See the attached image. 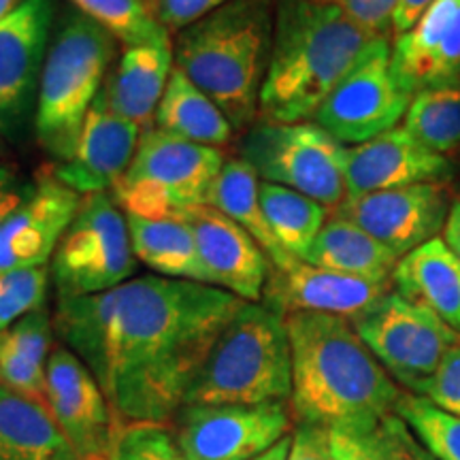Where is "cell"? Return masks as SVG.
I'll return each instance as SVG.
<instances>
[{
    "label": "cell",
    "mask_w": 460,
    "mask_h": 460,
    "mask_svg": "<svg viewBox=\"0 0 460 460\" xmlns=\"http://www.w3.org/2000/svg\"><path fill=\"white\" fill-rule=\"evenodd\" d=\"M413 394L424 396L435 407L460 418V341L447 349L433 376Z\"/></svg>",
    "instance_id": "cell-39"
},
{
    "label": "cell",
    "mask_w": 460,
    "mask_h": 460,
    "mask_svg": "<svg viewBox=\"0 0 460 460\" xmlns=\"http://www.w3.org/2000/svg\"><path fill=\"white\" fill-rule=\"evenodd\" d=\"M394 413L418 441L433 454L435 460H460V418L452 416L424 396L402 393L396 401Z\"/></svg>",
    "instance_id": "cell-33"
},
{
    "label": "cell",
    "mask_w": 460,
    "mask_h": 460,
    "mask_svg": "<svg viewBox=\"0 0 460 460\" xmlns=\"http://www.w3.org/2000/svg\"><path fill=\"white\" fill-rule=\"evenodd\" d=\"M158 130L207 147H224L233 139V124L205 92L180 68H172L169 85L154 115Z\"/></svg>",
    "instance_id": "cell-27"
},
{
    "label": "cell",
    "mask_w": 460,
    "mask_h": 460,
    "mask_svg": "<svg viewBox=\"0 0 460 460\" xmlns=\"http://www.w3.org/2000/svg\"><path fill=\"white\" fill-rule=\"evenodd\" d=\"M230 3L237 0H152V7L166 31L180 32Z\"/></svg>",
    "instance_id": "cell-41"
},
{
    "label": "cell",
    "mask_w": 460,
    "mask_h": 460,
    "mask_svg": "<svg viewBox=\"0 0 460 460\" xmlns=\"http://www.w3.org/2000/svg\"><path fill=\"white\" fill-rule=\"evenodd\" d=\"M49 271L45 267L0 271V331L26 314L43 309Z\"/></svg>",
    "instance_id": "cell-36"
},
{
    "label": "cell",
    "mask_w": 460,
    "mask_h": 460,
    "mask_svg": "<svg viewBox=\"0 0 460 460\" xmlns=\"http://www.w3.org/2000/svg\"><path fill=\"white\" fill-rule=\"evenodd\" d=\"M286 402L264 405H183L172 435L188 460H252L290 435Z\"/></svg>",
    "instance_id": "cell-12"
},
{
    "label": "cell",
    "mask_w": 460,
    "mask_h": 460,
    "mask_svg": "<svg viewBox=\"0 0 460 460\" xmlns=\"http://www.w3.org/2000/svg\"><path fill=\"white\" fill-rule=\"evenodd\" d=\"M181 220L192 228L211 284L245 303H261L271 261L256 239L214 205L194 207Z\"/></svg>",
    "instance_id": "cell-19"
},
{
    "label": "cell",
    "mask_w": 460,
    "mask_h": 460,
    "mask_svg": "<svg viewBox=\"0 0 460 460\" xmlns=\"http://www.w3.org/2000/svg\"><path fill=\"white\" fill-rule=\"evenodd\" d=\"M172 62L171 41L126 48L102 85L109 107L141 128L152 122L175 68Z\"/></svg>",
    "instance_id": "cell-22"
},
{
    "label": "cell",
    "mask_w": 460,
    "mask_h": 460,
    "mask_svg": "<svg viewBox=\"0 0 460 460\" xmlns=\"http://www.w3.org/2000/svg\"><path fill=\"white\" fill-rule=\"evenodd\" d=\"M352 324L379 365L407 393H418L447 349L460 341L446 322L394 288Z\"/></svg>",
    "instance_id": "cell-10"
},
{
    "label": "cell",
    "mask_w": 460,
    "mask_h": 460,
    "mask_svg": "<svg viewBox=\"0 0 460 460\" xmlns=\"http://www.w3.org/2000/svg\"><path fill=\"white\" fill-rule=\"evenodd\" d=\"M435 0H399V4H396L394 9V15H393V34H402L407 32L410 28L416 24V22L427 13L430 4H433Z\"/></svg>",
    "instance_id": "cell-44"
},
{
    "label": "cell",
    "mask_w": 460,
    "mask_h": 460,
    "mask_svg": "<svg viewBox=\"0 0 460 460\" xmlns=\"http://www.w3.org/2000/svg\"><path fill=\"white\" fill-rule=\"evenodd\" d=\"M22 3H24V0H0V20L7 17L11 11H15Z\"/></svg>",
    "instance_id": "cell-49"
},
{
    "label": "cell",
    "mask_w": 460,
    "mask_h": 460,
    "mask_svg": "<svg viewBox=\"0 0 460 460\" xmlns=\"http://www.w3.org/2000/svg\"><path fill=\"white\" fill-rule=\"evenodd\" d=\"M402 126L430 152L450 158L460 149V82L418 92Z\"/></svg>",
    "instance_id": "cell-31"
},
{
    "label": "cell",
    "mask_w": 460,
    "mask_h": 460,
    "mask_svg": "<svg viewBox=\"0 0 460 460\" xmlns=\"http://www.w3.org/2000/svg\"><path fill=\"white\" fill-rule=\"evenodd\" d=\"M226 163L222 149L199 146L158 128L143 130L135 160L111 197L126 216L146 220L181 217L209 205L211 188Z\"/></svg>",
    "instance_id": "cell-7"
},
{
    "label": "cell",
    "mask_w": 460,
    "mask_h": 460,
    "mask_svg": "<svg viewBox=\"0 0 460 460\" xmlns=\"http://www.w3.org/2000/svg\"><path fill=\"white\" fill-rule=\"evenodd\" d=\"M66 447L48 405L0 386V460H54Z\"/></svg>",
    "instance_id": "cell-29"
},
{
    "label": "cell",
    "mask_w": 460,
    "mask_h": 460,
    "mask_svg": "<svg viewBox=\"0 0 460 460\" xmlns=\"http://www.w3.org/2000/svg\"><path fill=\"white\" fill-rule=\"evenodd\" d=\"M54 460H109V456H82V454H77L71 447H66L65 452H60Z\"/></svg>",
    "instance_id": "cell-48"
},
{
    "label": "cell",
    "mask_w": 460,
    "mask_h": 460,
    "mask_svg": "<svg viewBox=\"0 0 460 460\" xmlns=\"http://www.w3.org/2000/svg\"><path fill=\"white\" fill-rule=\"evenodd\" d=\"M58 0H24L0 20V119L17 124L31 107L48 56Z\"/></svg>",
    "instance_id": "cell-17"
},
{
    "label": "cell",
    "mask_w": 460,
    "mask_h": 460,
    "mask_svg": "<svg viewBox=\"0 0 460 460\" xmlns=\"http://www.w3.org/2000/svg\"><path fill=\"white\" fill-rule=\"evenodd\" d=\"M139 124L109 107L105 90L92 102L71 158L49 166L51 175L77 194L109 192L128 172L139 147Z\"/></svg>",
    "instance_id": "cell-15"
},
{
    "label": "cell",
    "mask_w": 460,
    "mask_h": 460,
    "mask_svg": "<svg viewBox=\"0 0 460 460\" xmlns=\"http://www.w3.org/2000/svg\"><path fill=\"white\" fill-rule=\"evenodd\" d=\"M292 394L286 318L262 303H243L220 332L183 405H264Z\"/></svg>",
    "instance_id": "cell-6"
},
{
    "label": "cell",
    "mask_w": 460,
    "mask_h": 460,
    "mask_svg": "<svg viewBox=\"0 0 460 460\" xmlns=\"http://www.w3.org/2000/svg\"><path fill=\"white\" fill-rule=\"evenodd\" d=\"M135 269L126 214L111 192L85 194L51 256L58 298L109 292L130 281Z\"/></svg>",
    "instance_id": "cell-9"
},
{
    "label": "cell",
    "mask_w": 460,
    "mask_h": 460,
    "mask_svg": "<svg viewBox=\"0 0 460 460\" xmlns=\"http://www.w3.org/2000/svg\"><path fill=\"white\" fill-rule=\"evenodd\" d=\"M322 4H332L352 17L356 24L379 37L393 34V15L399 0H315Z\"/></svg>",
    "instance_id": "cell-40"
},
{
    "label": "cell",
    "mask_w": 460,
    "mask_h": 460,
    "mask_svg": "<svg viewBox=\"0 0 460 460\" xmlns=\"http://www.w3.org/2000/svg\"><path fill=\"white\" fill-rule=\"evenodd\" d=\"M243 303L222 288L160 275L119 286L111 367L102 388L119 422H172Z\"/></svg>",
    "instance_id": "cell-1"
},
{
    "label": "cell",
    "mask_w": 460,
    "mask_h": 460,
    "mask_svg": "<svg viewBox=\"0 0 460 460\" xmlns=\"http://www.w3.org/2000/svg\"><path fill=\"white\" fill-rule=\"evenodd\" d=\"M402 422V420H401ZM399 444H401V460H435L427 447L418 441V437L407 429V424H401L399 430Z\"/></svg>",
    "instance_id": "cell-46"
},
{
    "label": "cell",
    "mask_w": 460,
    "mask_h": 460,
    "mask_svg": "<svg viewBox=\"0 0 460 460\" xmlns=\"http://www.w3.org/2000/svg\"><path fill=\"white\" fill-rule=\"evenodd\" d=\"M126 220H128L132 252L137 261L160 278L214 286L200 261L192 228L186 220L181 217L146 220L135 216H126Z\"/></svg>",
    "instance_id": "cell-26"
},
{
    "label": "cell",
    "mask_w": 460,
    "mask_h": 460,
    "mask_svg": "<svg viewBox=\"0 0 460 460\" xmlns=\"http://www.w3.org/2000/svg\"><path fill=\"white\" fill-rule=\"evenodd\" d=\"M286 460H335L331 429L315 422H296L290 433V450Z\"/></svg>",
    "instance_id": "cell-42"
},
{
    "label": "cell",
    "mask_w": 460,
    "mask_h": 460,
    "mask_svg": "<svg viewBox=\"0 0 460 460\" xmlns=\"http://www.w3.org/2000/svg\"><path fill=\"white\" fill-rule=\"evenodd\" d=\"M209 205H214L224 216L237 222L245 233H250L269 256L271 267H288L290 262L298 261L281 250L273 230L269 228L261 205V177L241 156L226 158L211 188Z\"/></svg>",
    "instance_id": "cell-28"
},
{
    "label": "cell",
    "mask_w": 460,
    "mask_h": 460,
    "mask_svg": "<svg viewBox=\"0 0 460 460\" xmlns=\"http://www.w3.org/2000/svg\"><path fill=\"white\" fill-rule=\"evenodd\" d=\"M118 41L75 9H60L39 79L34 130L56 163L71 158L92 102L107 82Z\"/></svg>",
    "instance_id": "cell-5"
},
{
    "label": "cell",
    "mask_w": 460,
    "mask_h": 460,
    "mask_svg": "<svg viewBox=\"0 0 460 460\" xmlns=\"http://www.w3.org/2000/svg\"><path fill=\"white\" fill-rule=\"evenodd\" d=\"M54 320L49 318L45 307L26 314L24 318L17 320L9 329L0 331V339L11 349H15L17 354H22L24 358L37 362L41 367H48L49 356L54 352Z\"/></svg>",
    "instance_id": "cell-37"
},
{
    "label": "cell",
    "mask_w": 460,
    "mask_h": 460,
    "mask_svg": "<svg viewBox=\"0 0 460 460\" xmlns=\"http://www.w3.org/2000/svg\"><path fill=\"white\" fill-rule=\"evenodd\" d=\"M393 290V281L352 278L314 264L295 261L288 267H271L262 292V305L290 315L296 312L358 318Z\"/></svg>",
    "instance_id": "cell-16"
},
{
    "label": "cell",
    "mask_w": 460,
    "mask_h": 460,
    "mask_svg": "<svg viewBox=\"0 0 460 460\" xmlns=\"http://www.w3.org/2000/svg\"><path fill=\"white\" fill-rule=\"evenodd\" d=\"M376 37L332 4L278 0L261 119L292 124L314 118Z\"/></svg>",
    "instance_id": "cell-3"
},
{
    "label": "cell",
    "mask_w": 460,
    "mask_h": 460,
    "mask_svg": "<svg viewBox=\"0 0 460 460\" xmlns=\"http://www.w3.org/2000/svg\"><path fill=\"white\" fill-rule=\"evenodd\" d=\"M48 407L71 450L82 456H109L119 422L92 371L56 345L48 360Z\"/></svg>",
    "instance_id": "cell-14"
},
{
    "label": "cell",
    "mask_w": 460,
    "mask_h": 460,
    "mask_svg": "<svg viewBox=\"0 0 460 460\" xmlns=\"http://www.w3.org/2000/svg\"><path fill=\"white\" fill-rule=\"evenodd\" d=\"M109 460H188L169 424L128 422L115 435Z\"/></svg>",
    "instance_id": "cell-35"
},
{
    "label": "cell",
    "mask_w": 460,
    "mask_h": 460,
    "mask_svg": "<svg viewBox=\"0 0 460 460\" xmlns=\"http://www.w3.org/2000/svg\"><path fill=\"white\" fill-rule=\"evenodd\" d=\"M28 192H31V186L20 183L13 172L0 166V226L17 207L24 203Z\"/></svg>",
    "instance_id": "cell-43"
},
{
    "label": "cell",
    "mask_w": 460,
    "mask_h": 460,
    "mask_svg": "<svg viewBox=\"0 0 460 460\" xmlns=\"http://www.w3.org/2000/svg\"><path fill=\"white\" fill-rule=\"evenodd\" d=\"M390 66L410 99L460 82V0H435L410 31L396 34Z\"/></svg>",
    "instance_id": "cell-20"
},
{
    "label": "cell",
    "mask_w": 460,
    "mask_h": 460,
    "mask_svg": "<svg viewBox=\"0 0 460 460\" xmlns=\"http://www.w3.org/2000/svg\"><path fill=\"white\" fill-rule=\"evenodd\" d=\"M345 152L348 147L315 122L258 119L239 143V156L262 181L296 190L329 209L348 197Z\"/></svg>",
    "instance_id": "cell-8"
},
{
    "label": "cell",
    "mask_w": 460,
    "mask_h": 460,
    "mask_svg": "<svg viewBox=\"0 0 460 460\" xmlns=\"http://www.w3.org/2000/svg\"><path fill=\"white\" fill-rule=\"evenodd\" d=\"M105 28L126 48L171 41V32L154 13L152 0H66Z\"/></svg>",
    "instance_id": "cell-32"
},
{
    "label": "cell",
    "mask_w": 460,
    "mask_h": 460,
    "mask_svg": "<svg viewBox=\"0 0 460 460\" xmlns=\"http://www.w3.org/2000/svg\"><path fill=\"white\" fill-rule=\"evenodd\" d=\"M393 288L460 335V262L444 239H430L402 256L394 267Z\"/></svg>",
    "instance_id": "cell-23"
},
{
    "label": "cell",
    "mask_w": 460,
    "mask_h": 460,
    "mask_svg": "<svg viewBox=\"0 0 460 460\" xmlns=\"http://www.w3.org/2000/svg\"><path fill=\"white\" fill-rule=\"evenodd\" d=\"M118 288L101 295L58 298L54 331L60 345L73 352L105 388L111 367Z\"/></svg>",
    "instance_id": "cell-24"
},
{
    "label": "cell",
    "mask_w": 460,
    "mask_h": 460,
    "mask_svg": "<svg viewBox=\"0 0 460 460\" xmlns=\"http://www.w3.org/2000/svg\"><path fill=\"white\" fill-rule=\"evenodd\" d=\"M288 450H290V435L284 437V439L278 441L273 447H269L267 452H262L261 456H256L252 460H286Z\"/></svg>",
    "instance_id": "cell-47"
},
{
    "label": "cell",
    "mask_w": 460,
    "mask_h": 460,
    "mask_svg": "<svg viewBox=\"0 0 460 460\" xmlns=\"http://www.w3.org/2000/svg\"><path fill=\"white\" fill-rule=\"evenodd\" d=\"M82 194L43 171L24 203L0 226V271L45 267L82 205Z\"/></svg>",
    "instance_id": "cell-18"
},
{
    "label": "cell",
    "mask_w": 460,
    "mask_h": 460,
    "mask_svg": "<svg viewBox=\"0 0 460 460\" xmlns=\"http://www.w3.org/2000/svg\"><path fill=\"white\" fill-rule=\"evenodd\" d=\"M261 205L281 250L303 261L326 224L329 207L269 181H261Z\"/></svg>",
    "instance_id": "cell-30"
},
{
    "label": "cell",
    "mask_w": 460,
    "mask_h": 460,
    "mask_svg": "<svg viewBox=\"0 0 460 460\" xmlns=\"http://www.w3.org/2000/svg\"><path fill=\"white\" fill-rule=\"evenodd\" d=\"M396 413L379 420L349 422L331 427V447L335 460H401Z\"/></svg>",
    "instance_id": "cell-34"
},
{
    "label": "cell",
    "mask_w": 460,
    "mask_h": 460,
    "mask_svg": "<svg viewBox=\"0 0 460 460\" xmlns=\"http://www.w3.org/2000/svg\"><path fill=\"white\" fill-rule=\"evenodd\" d=\"M444 243L447 245V250L456 256V261L460 262V194L452 199L450 205V214H447L446 226H444Z\"/></svg>",
    "instance_id": "cell-45"
},
{
    "label": "cell",
    "mask_w": 460,
    "mask_h": 460,
    "mask_svg": "<svg viewBox=\"0 0 460 460\" xmlns=\"http://www.w3.org/2000/svg\"><path fill=\"white\" fill-rule=\"evenodd\" d=\"M450 175V158L418 143L402 124L345 152V199L413 183L446 181Z\"/></svg>",
    "instance_id": "cell-21"
},
{
    "label": "cell",
    "mask_w": 460,
    "mask_h": 460,
    "mask_svg": "<svg viewBox=\"0 0 460 460\" xmlns=\"http://www.w3.org/2000/svg\"><path fill=\"white\" fill-rule=\"evenodd\" d=\"M401 258L371 237L367 230L341 216H332L322 226L303 262L352 278L371 281H393L394 267Z\"/></svg>",
    "instance_id": "cell-25"
},
{
    "label": "cell",
    "mask_w": 460,
    "mask_h": 460,
    "mask_svg": "<svg viewBox=\"0 0 460 460\" xmlns=\"http://www.w3.org/2000/svg\"><path fill=\"white\" fill-rule=\"evenodd\" d=\"M450 205L444 181H424L345 199L335 214L367 230L402 258L444 233Z\"/></svg>",
    "instance_id": "cell-13"
},
{
    "label": "cell",
    "mask_w": 460,
    "mask_h": 460,
    "mask_svg": "<svg viewBox=\"0 0 460 460\" xmlns=\"http://www.w3.org/2000/svg\"><path fill=\"white\" fill-rule=\"evenodd\" d=\"M390 49V37L373 39L314 115L343 146H360L405 118L411 99L396 84Z\"/></svg>",
    "instance_id": "cell-11"
},
{
    "label": "cell",
    "mask_w": 460,
    "mask_h": 460,
    "mask_svg": "<svg viewBox=\"0 0 460 460\" xmlns=\"http://www.w3.org/2000/svg\"><path fill=\"white\" fill-rule=\"evenodd\" d=\"M48 367L24 358L0 339V386L48 405Z\"/></svg>",
    "instance_id": "cell-38"
},
{
    "label": "cell",
    "mask_w": 460,
    "mask_h": 460,
    "mask_svg": "<svg viewBox=\"0 0 460 460\" xmlns=\"http://www.w3.org/2000/svg\"><path fill=\"white\" fill-rule=\"evenodd\" d=\"M3 126H4V124H3V119H0V130H3Z\"/></svg>",
    "instance_id": "cell-50"
},
{
    "label": "cell",
    "mask_w": 460,
    "mask_h": 460,
    "mask_svg": "<svg viewBox=\"0 0 460 460\" xmlns=\"http://www.w3.org/2000/svg\"><path fill=\"white\" fill-rule=\"evenodd\" d=\"M292 349L290 411L324 427L379 420L394 411L401 388L341 315H286Z\"/></svg>",
    "instance_id": "cell-2"
},
{
    "label": "cell",
    "mask_w": 460,
    "mask_h": 460,
    "mask_svg": "<svg viewBox=\"0 0 460 460\" xmlns=\"http://www.w3.org/2000/svg\"><path fill=\"white\" fill-rule=\"evenodd\" d=\"M269 0H237L177 32L175 66L205 92L234 130H247L261 109L273 39Z\"/></svg>",
    "instance_id": "cell-4"
}]
</instances>
